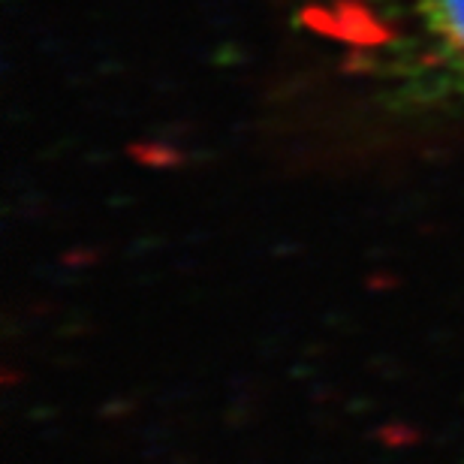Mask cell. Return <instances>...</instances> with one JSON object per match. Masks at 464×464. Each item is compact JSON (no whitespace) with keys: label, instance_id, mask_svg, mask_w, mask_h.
<instances>
[{"label":"cell","instance_id":"1","mask_svg":"<svg viewBox=\"0 0 464 464\" xmlns=\"http://www.w3.org/2000/svg\"><path fill=\"white\" fill-rule=\"evenodd\" d=\"M362 40L407 85L464 106V0H392Z\"/></svg>","mask_w":464,"mask_h":464}]
</instances>
